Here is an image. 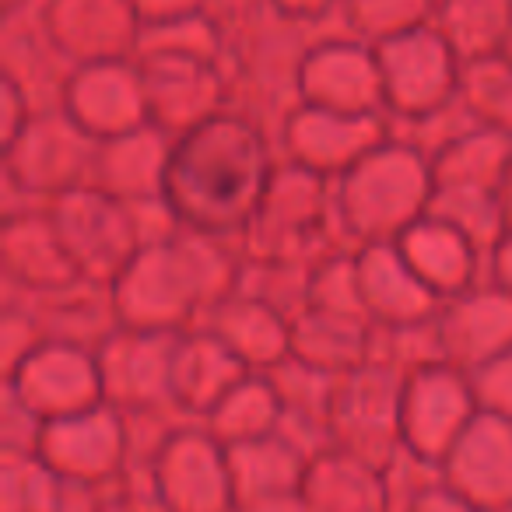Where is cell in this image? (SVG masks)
<instances>
[{
  "label": "cell",
  "mask_w": 512,
  "mask_h": 512,
  "mask_svg": "<svg viewBox=\"0 0 512 512\" xmlns=\"http://www.w3.org/2000/svg\"><path fill=\"white\" fill-rule=\"evenodd\" d=\"M274 169L278 155L264 123L228 109L204 127L176 137L165 204L190 232L239 242Z\"/></svg>",
  "instance_id": "1"
},
{
  "label": "cell",
  "mask_w": 512,
  "mask_h": 512,
  "mask_svg": "<svg viewBox=\"0 0 512 512\" xmlns=\"http://www.w3.org/2000/svg\"><path fill=\"white\" fill-rule=\"evenodd\" d=\"M246 256L235 239L179 228L151 242L113 281L120 327L179 337L211 320V313L242 288Z\"/></svg>",
  "instance_id": "2"
},
{
  "label": "cell",
  "mask_w": 512,
  "mask_h": 512,
  "mask_svg": "<svg viewBox=\"0 0 512 512\" xmlns=\"http://www.w3.org/2000/svg\"><path fill=\"white\" fill-rule=\"evenodd\" d=\"M432 200V162L393 134L334 183L337 225L351 249L400 242V235L432 214Z\"/></svg>",
  "instance_id": "3"
},
{
  "label": "cell",
  "mask_w": 512,
  "mask_h": 512,
  "mask_svg": "<svg viewBox=\"0 0 512 512\" xmlns=\"http://www.w3.org/2000/svg\"><path fill=\"white\" fill-rule=\"evenodd\" d=\"M249 264L316 267L323 256L351 249L337 225L334 183L281 158L239 239Z\"/></svg>",
  "instance_id": "4"
},
{
  "label": "cell",
  "mask_w": 512,
  "mask_h": 512,
  "mask_svg": "<svg viewBox=\"0 0 512 512\" xmlns=\"http://www.w3.org/2000/svg\"><path fill=\"white\" fill-rule=\"evenodd\" d=\"M407 372L386 358L372 355L355 372L337 379L334 404H330V449L393 470L404 460V404Z\"/></svg>",
  "instance_id": "5"
},
{
  "label": "cell",
  "mask_w": 512,
  "mask_h": 512,
  "mask_svg": "<svg viewBox=\"0 0 512 512\" xmlns=\"http://www.w3.org/2000/svg\"><path fill=\"white\" fill-rule=\"evenodd\" d=\"M99 141L88 137L64 109H39L29 127L4 148V183L39 207L92 186V165Z\"/></svg>",
  "instance_id": "6"
},
{
  "label": "cell",
  "mask_w": 512,
  "mask_h": 512,
  "mask_svg": "<svg viewBox=\"0 0 512 512\" xmlns=\"http://www.w3.org/2000/svg\"><path fill=\"white\" fill-rule=\"evenodd\" d=\"M383 71V99L390 123H414L449 109L460 99L463 60L435 25L376 46Z\"/></svg>",
  "instance_id": "7"
},
{
  "label": "cell",
  "mask_w": 512,
  "mask_h": 512,
  "mask_svg": "<svg viewBox=\"0 0 512 512\" xmlns=\"http://www.w3.org/2000/svg\"><path fill=\"white\" fill-rule=\"evenodd\" d=\"M50 214L57 221V232L81 281L113 288V281L144 249L134 207L120 204L95 186H85V190L57 200Z\"/></svg>",
  "instance_id": "8"
},
{
  "label": "cell",
  "mask_w": 512,
  "mask_h": 512,
  "mask_svg": "<svg viewBox=\"0 0 512 512\" xmlns=\"http://www.w3.org/2000/svg\"><path fill=\"white\" fill-rule=\"evenodd\" d=\"M481 414L474 379L449 362H432L407 372L400 425H404V453L414 463L439 470L449 449L460 442L470 421Z\"/></svg>",
  "instance_id": "9"
},
{
  "label": "cell",
  "mask_w": 512,
  "mask_h": 512,
  "mask_svg": "<svg viewBox=\"0 0 512 512\" xmlns=\"http://www.w3.org/2000/svg\"><path fill=\"white\" fill-rule=\"evenodd\" d=\"M162 512H235V484L228 449L200 428H176L151 456Z\"/></svg>",
  "instance_id": "10"
},
{
  "label": "cell",
  "mask_w": 512,
  "mask_h": 512,
  "mask_svg": "<svg viewBox=\"0 0 512 512\" xmlns=\"http://www.w3.org/2000/svg\"><path fill=\"white\" fill-rule=\"evenodd\" d=\"M295 81V106L348 116H386L379 53L355 36L309 46L299 60Z\"/></svg>",
  "instance_id": "11"
},
{
  "label": "cell",
  "mask_w": 512,
  "mask_h": 512,
  "mask_svg": "<svg viewBox=\"0 0 512 512\" xmlns=\"http://www.w3.org/2000/svg\"><path fill=\"white\" fill-rule=\"evenodd\" d=\"M285 162L337 183L369 151L390 141V116H348L330 109L292 106L278 130Z\"/></svg>",
  "instance_id": "12"
},
{
  "label": "cell",
  "mask_w": 512,
  "mask_h": 512,
  "mask_svg": "<svg viewBox=\"0 0 512 512\" xmlns=\"http://www.w3.org/2000/svg\"><path fill=\"white\" fill-rule=\"evenodd\" d=\"M39 456L67 484L113 488L130 467L127 418L116 407L99 404L74 418L50 421L39 439Z\"/></svg>",
  "instance_id": "13"
},
{
  "label": "cell",
  "mask_w": 512,
  "mask_h": 512,
  "mask_svg": "<svg viewBox=\"0 0 512 512\" xmlns=\"http://www.w3.org/2000/svg\"><path fill=\"white\" fill-rule=\"evenodd\" d=\"M39 15L71 67L137 60L144 18L134 0H43Z\"/></svg>",
  "instance_id": "14"
},
{
  "label": "cell",
  "mask_w": 512,
  "mask_h": 512,
  "mask_svg": "<svg viewBox=\"0 0 512 512\" xmlns=\"http://www.w3.org/2000/svg\"><path fill=\"white\" fill-rule=\"evenodd\" d=\"M144 95H148V120L172 141L190 130L228 113L232 81L225 64L176 57H141Z\"/></svg>",
  "instance_id": "15"
},
{
  "label": "cell",
  "mask_w": 512,
  "mask_h": 512,
  "mask_svg": "<svg viewBox=\"0 0 512 512\" xmlns=\"http://www.w3.org/2000/svg\"><path fill=\"white\" fill-rule=\"evenodd\" d=\"M172 351L176 337L120 327L99 348L102 397L123 418L176 411L172 407Z\"/></svg>",
  "instance_id": "16"
},
{
  "label": "cell",
  "mask_w": 512,
  "mask_h": 512,
  "mask_svg": "<svg viewBox=\"0 0 512 512\" xmlns=\"http://www.w3.org/2000/svg\"><path fill=\"white\" fill-rule=\"evenodd\" d=\"M4 390L15 393L43 425L106 404L99 351L67 341H46L15 376L4 379Z\"/></svg>",
  "instance_id": "17"
},
{
  "label": "cell",
  "mask_w": 512,
  "mask_h": 512,
  "mask_svg": "<svg viewBox=\"0 0 512 512\" xmlns=\"http://www.w3.org/2000/svg\"><path fill=\"white\" fill-rule=\"evenodd\" d=\"M60 109L95 141L148 127V95L137 60L74 67Z\"/></svg>",
  "instance_id": "18"
},
{
  "label": "cell",
  "mask_w": 512,
  "mask_h": 512,
  "mask_svg": "<svg viewBox=\"0 0 512 512\" xmlns=\"http://www.w3.org/2000/svg\"><path fill=\"white\" fill-rule=\"evenodd\" d=\"M435 341L442 362L474 376L512 348V295L495 281H481L446 299L435 316Z\"/></svg>",
  "instance_id": "19"
},
{
  "label": "cell",
  "mask_w": 512,
  "mask_h": 512,
  "mask_svg": "<svg viewBox=\"0 0 512 512\" xmlns=\"http://www.w3.org/2000/svg\"><path fill=\"white\" fill-rule=\"evenodd\" d=\"M0 274H4L11 299L50 295L81 281L50 207H25V211H11L4 218V228H0Z\"/></svg>",
  "instance_id": "20"
},
{
  "label": "cell",
  "mask_w": 512,
  "mask_h": 512,
  "mask_svg": "<svg viewBox=\"0 0 512 512\" xmlns=\"http://www.w3.org/2000/svg\"><path fill=\"white\" fill-rule=\"evenodd\" d=\"M446 488L484 512H512V418L481 411L439 463Z\"/></svg>",
  "instance_id": "21"
},
{
  "label": "cell",
  "mask_w": 512,
  "mask_h": 512,
  "mask_svg": "<svg viewBox=\"0 0 512 512\" xmlns=\"http://www.w3.org/2000/svg\"><path fill=\"white\" fill-rule=\"evenodd\" d=\"M355 267L362 302L376 330L425 327L439 316L442 302L418 278V271L407 264V256L400 253L397 242L355 249Z\"/></svg>",
  "instance_id": "22"
},
{
  "label": "cell",
  "mask_w": 512,
  "mask_h": 512,
  "mask_svg": "<svg viewBox=\"0 0 512 512\" xmlns=\"http://www.w3.org/2000/svg\"><path fill=\"white\" fill-rule=\"evenodd\" d=\"M172 144L176 141L151 123L141 130H130V134L99 141L92 186L127 207L158 204V200H165V183H169Z\"/></svg>",
  "instance_id": "23"
},
{
  "label": "cell",
  "mask_w": 512,
  "mask_h": 512,
  "mask_svg": "<svg viewBox=\"0 0 512 512\" xmlns=\"http://www.w3.org/2000/svg\"><path fill=\"white\" fill-rule=\"evenodd\" d=\"M249 372H274L292 358V316L249 292H235L204 323Z\"/></svg>",
  "instance_id": "24"
},
{
  "label": "cell",
  "mask_w": 512,
  "mask_h": 512,
  "mask_svg": "<svg viewBox=\"0 0 512 512\" xmlns=\"http://www.w3.org/2000/svg\"><path fill=\"white\" fill-rule=\"evenodd\" d=\"M249 369L207 327L186 330L172 351V407L183 418L204 421Z\"/></svg>",
  "instance_id": "25"
},
{
  "label": "cell",
  "mask_w": 512,
  "mask_h": 512,
  "mask_svg": "<svg viewBox=\"0 0 512 512\" xmlns=\"http://www.w3.org/2000/svg\"><path fill=\"white\" fill-rule=\"evenodd\" d=\"M397 246L439 302L456 299L484 281L481 274L488 267V256L467 235L456 232L449 221L435 218V214L421 218L411 232L400 235Z\"/></svg>",
  "instance_id": "26"
},
{
  "label": "cell",
  "mask_w": 512,
  "mask_h": 512,
  "mask_svg": "<svg viewBox=\"0 0 512 512\" xmlns=\"http://www.w3.org/2000/svg\"><path fill=\"white\" fill-rule=\"evenodd\" d=\"M302 498L313 512H393L397 491L393 474L383 467L348 456L341 449H323L309 463Z\"/></svg>",
  "instance_id": "27"
},
{
  "label": "cell",
  "mask_w": 512,
  "mask_h": 512,
  "mask_svg": "<svg viewBox=\"0 0 512 512\" xmlns=\"http://www.w3.org/2000/svg\"><path fill=\"white\" fill-rule=\"evenodd\" d=\"M376 334L379 330L369 320L320 313L306 306L292 320V358L323 376L341 379L369 362L376 351Z\"/></svg>",
  "instance_id": "28"
},
{
  "label": "cell",
  "mask_w": 512,
  "mask_h": 512,
  "mask_svg": "<svg viewBox=\"0 0 512 512\" xmlns=\"http://www.w3.org/2000/svg\"><path fill=\"white\" fill-rule=\"evenodd\" d=\"M228 463H232L235 502L242 509V505L260 502V498L302 491L313 453L302 442H295L288 432H274L267 439L246 442V446H232L228 449Z\"/></svg>",
  "instance_id": "29"
},
{
  "label": "cell",
  "mask_w": 512,
  "mask_h": 512,
  "mask_svg": "<svg viewBox=\"0 0 512 512\" xmlns=\"http://www.w3.org/2000/svg\"><path fill=\"white\" fill-rule=\"evenodd\" d=\"M512 169V137L488 127H470L432 158L435 190H488L502 193Z\"/></svg>",
  "instance_id": "30"
},
{
  "label": "cell",
  "mask_w": 512,
  "mask_h": 512,
  "mask_svg": "<svg viewBox=\"0 0 512 512\" xmlns=\"http://www.w3.org/2000/svg\"><path fill=\"white\" fill-rule=\"evenodd\" d=\"M281 425H285V407H281L274 379L264 376V372L242 376L225 393V400L204 418V428L225 449L267 439V435L281 432Z\"/></svg>",
  "instance_id": "31"
},
{
  "label": "cell",
  "mask_w": 512,
  "mask_h": 512,
  "mask_svg": "<svg viewBox=\"0 0 512 512\" xmlns=\"http://www.w3.org/2000/svg\"><path fill=\"white\" fill-rule=\"evenodd\" d=\"M432 25L463 64L502 57L512 32V0H435Z\"/></svg>",
  "instance_id": "32"
},
{
  "label": "cell",
  "mask_w": 512,
  "mask_h": 512,
  "mask_svg": "<svg viewBox=\"0 0 512 512\" xmlns=\"http://www.w3.org/2000/svg\"><path fill=\"white\" fill-rule=\"evenodd\" d=\"M228 53V29L214 15H186L169 22L144 25L137 60L141 57H176V60H207V64H225Z\"/></svg>",
  "instance_id": "33"
},
{
  "label": "cell",
  "mask_w": 512,
  "mask_h": 512,
  "mask_svg": "<svg viewBox=\"0 0 512 512\" xmlns=\"http://www.w3.org/2000/svg\"><path fill=\"white\" fill-rule=\"evenodd\" d=\"M67 481L39 453H0V512H60Z\"/></svg>",
  "instance_id": "34"
},
{
  "label": "cell",
  "mask_w": 512,
  "mask_h": 512,
  "mask_svg": "<svg viewBox=\"0 0 512 512\" xmlns=\"http://www.w3.org/2000/svg\"><path fill=\"white\" fill-rule=\"evenodd\" d=\"M432 214L463 232L484 256L495 253V246L512 232L505 218L502 193L488 190H435Z\"/></svg>",
  "instance_id": "35"
},
{
  "label": "cell",
  "mask_w": 512,
  "mask_h": 512,
  "mask_svg": "<svg viewBox=\"0 0 512 512\" xmlns=\"http://www.w3.org/2000/svg\"><path fill=\"white\" fill-rule=\"evenodd\" d=\"M460 102L477 127L512 137V60L488 57L463 64Z\"/></svg>",
  "instance_id": "36"
},
{
  "label": "cell",
  "mask_w": 512,
  "mask_h": 512,
  "mask_svg": "<svg viewBox=\"0 0 512 512\" xmlns=\"http://www.w3.org/2000/svg\"><path fill=\"white\" fill-rule=\"evenodd\" d=\"M341 15L355 39L369 46H383L390 39L432 25L435 0H344Z\"/></svg>",
  "instance_id": "37"
},
{
  "label": "cell",
  "mask_w": 512,
  "mask_h": 512,
  "mask_svg": "<svg viewBox=\"0 0 512 512\" xmlns=\"http://www.w3.org/2000/svg\"><path fill=\"white\" fill-rule=\"evenodd\" d=\"M50 337L43 334L39 320L22 306V302H8L0 313V376L11 379L29 355H36Z\"/></svg>",
  "instance_id": "38"
},
{
  "label": "cell",
  "mask_w": 512,
  "mask_h": 512,
  "mask_svg": "<svg viewBox=\"0 0 512 512\" xmlns=\"http://www.w3.org/2000/svg\"><path fill=\"white\" fill-rule=\"evenodd\" d=\"M43 421L22 404L11 390H4V425H0V453H39Z\"/></svg>",
  "instance_id": "39"
},
{
  "label": "cell",
  "mask_w": 512,
  "mask_h": 512,
  "mask_svg": "<svg viewBox=\"0 0 512 512\" xmlns=\"http://www.w3.org/2000/svg\"><path fill=\"white\" fill-rule=\"evenodd\" d=\"M470 379H474L481 411L512 418V348L505 355H498L495 362H488L484 369H477Z\"/></svg>",
  "instance_id": "40"
},
{
  "label": "cell",
  "mask_w": 512,
  "mask_h": 512,
  "mask_svg": "<svg viewBox=\"0 0 512 512\" xmlns=\"http://www.w3.org/2000/svg\"><path fill=\"white\" fill-rule=\"evenodd\" d=\"M39 109L32 106V99L22 92V85L11 78H0V151L8 148L36 116Z\"/></svg>",
  "instance_id": "41"
},
{
  "label": "cell",
  "mask_w": 512,
  "mask_h": 512,
  "mask_svg": "<svg viewBox=\"0 0 512 512\" xmlns=\"http://www.w3.org/2000/svg\"><path fill=\"white\" fill-rule=\"evenodd\" d=\"M404 512H484V509H477L474 502H467V498L456 495L453 488H446L442 477H435V481L411 491Z\"/></svg>",
  "instance_id": "42"
},
{
  "label": "cell",
  "mask_w": 512,
  "mask_h": 512,
  "mask_svg": "<svg viewBox=\"0 0 512 512\" xmlns=\"http://www.w3.org/2000/svg\"><path fill=\"white\" fill-rule=\"evenodd\" d=\"M341 4L344 0H271V11L278 18H285V22L306 29V25L323 22L327 15H334Z\"/></svg>",
  "instance_id": "43"
},
{
  "label": "cell",
  "mask_w": 512,
  "mask_h": 512,
  "mask_svg": "<svg viewBox=\"0 0 512 512\" xmlns=\"http://www.w3.org/2000/svg\"><path fill=\"white\" fill-rule=\"evenodd\" d=\"M141 11L144 25L169 22V18H186V15H204L211 0H134Z\"/></svg>",
  "instance_id": "44"
},
{
  "label": "cell",
  "mask_w": 512,
  "mask_h": 512,
  "mask_svg": "<svg viewBox=\"0 0 512 512\" xmlns=\"http://www.w3.org/2000/svg\"><path fill=\"white\" fill-rule=\"evenodd\" d=\"M271 11V0H211L207 15H214L221 25H246L253 18H264Z\"/></svg>",
  "instance_id": "45"
},
{
  "label": "cell",
  "mask_w": 512,
  "mask_h": 512,
  "mask_svg": "<svg viewBox=\"0 0 512 512\" xmlns=\"http://www.w3.org/2000/svg\"><path fill=\"white\" fill-rule=\"evenodd\" d=\"M488 281H495L498 288H505L512 295V232L488 256Z\"/></svg>",
  "instance_id": "46"
},
{
  "label": "cell",
  "mask_w": 512,
  "mask_h": 512,
  "mask_svg": "<svg viewBox=\"0 0 512 512\" xmlns=\"http://www.w3.org/2000/svg\"><path fill=\"white\" fill-rule=\"evenodd\" d=\"M239 512H313V509H309V502L302 498V491H295V495H278V498L249 502V505H242Z\"/></svg>",
  "instance_id": "47"
},
{
  "label": "cell",
  "mask_w": 512,
  "mask_h": 512,
  "mask_svg": "<svg viewBox=\"0 0 512 512\" xmlns=\"http://www.w3.org/2000/svg\"><path fill=\"white\" fill-rule=\"evenodd\" d=\"M502 204H505V218H509V228H512V169L502 183Z\"/></svg>",
  "instance_id": "48"
},
{
  "label": "cell",
  "mask_w": 512,
  "mask_h": 512,
  "mask_svg": "<svg viewBox=\"0 0 512 512\" xmlns=\"http://www.w3.org/2000/svg\"><path fill=\"white\" fill-rule=\"evenodd\" d=\"M32 0H0V8H4V15H15V11L29 8Z\"/></svg>",
  "instance_id": "49"
},
{
  "label": "cell",
  "mask_w": 512,
  "mask_h": 512,
  "mask_svg": "<svg viewBox=\"0 0 512 512\" xmlns=\"http://www.w3.org/2000/svg\"><path fill=\"white\" fill-rule=\"evenodd\" d=\"M502 57H505V60H512V32H509V43H505V50H502Z\"/></svg>",
  "instance_id": "50"
}]
</instances>
